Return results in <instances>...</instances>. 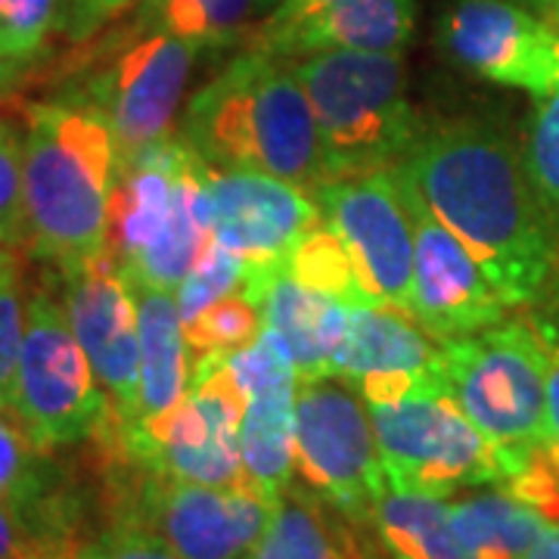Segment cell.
I'll use <instances>...</instances> for the list:
<instances>
[{
  "label": "cell",
  "instance_id": "1",
  "mask_svg": "<svg viewBox=\"0 0 559 559\" xmlns=\"http://www.w3.org/2000/svg\"><path fill=\"white\" fill-rule=\"evenodd\" d=\"M395 171L469 249L507 305L538 299L554 267V242L510 140L479 121H441L419 128Z\"/></svg>",
  "mask_w": 559,
  "mask_h": 559
},
{
  "label": "cell",
  "instance_id": "2",
  "mask_svg": "<svg viewBox=\"0 0 559 559\" xmlns=\"http://www.w3.org/2000/svg\"><path fill=\"white\" fill-rule=\"evenodd\" d=\"M180 138L212 168L261 171L311 193L330 183L318 121L293 62L259 50H246L190 97Z\"/></svg>",
  "mask_w": 559,
  "mask_h": 559
},
{
  "label": "cell",
  "instance_id": "3",
  "mask_svg": "<svg viewBox=\"0 0 559 559\" xmlns=\"http://www.w3.org/2000/svg\"><path fill=\"white\" fill-rule=\"evenodd\" d=\"M119 156L109 128L79 103H38L25 131V246L60 267L79 271L109 242Z\"/></svg>",
  "mask_w": 559,
  "mask_h": 559
},
{
  "label": "cell",
  "instance_id": "4",
  "mask_svg": "<svg viewBox=\"0 0 559 559\" xmlns=\"http://www.w3.org/2000/svg\"><path fill=\"white\" fill-rule=\"evenodd\" d=\"M212 165L183 138H168L119 165L106 252L134 289H168L215 240Z\"/></svg>",
  "mask_w": 559,
  "mask_h": 559
},
{
  "label": "cell",
  "instance_id": "5",
  "mask_svg": "<svg viewBox=\"0 0 559 559\" xmlns=\"http://www.w3.org/2000/svg\"><path fill=\"white\" fill-rule=\"evenodd\" d=\"M373 419L385 479L399 491L451 498L507 481L500 451L460 411L439 377L358 385Z\"/></svg>",
  "mask_w": 559,
  "mask_h": 559
},
{
  "label": "cell",
  "instance_id": "6",
  "mask_svg": "<svg viewBox=\"0 0 559 559\" xmlns=\"http://www.w3.org/2000/svg\"><path fill=\"white\" fill-rule=\"evenodd\" d=\"M293 72L318 121L330 180L395 168L411 153L419 121L401 53L323 50L293 62Z\"/></svg>",
  "mask_w": 559,
  "mask_h": 559
},
{
  "label": "cell",
  "instance_id": "7",
  "mask_svg": "<svg viewBox=\"0 0 559 559\" xmlns=\"http://www.w3.org/2000/svg\"><path fill=\"white\" fill-rule=\"evenodd\" d=\"M441 382L500 451L507 481L547 444V355L535 320H500L444 340Z\"/></svg>",
  "mask_w": 559,
  "mask_h": 559
},
{
  "label": "cell",
  "instance_id": "8",
  "mask_svg": "<svg viewBox=\"0 0 559 559\" xmlns=\"http://www.w3.org/2000/svg\"><path fill=\"white\" fill-rule=\"evenodd\" d=\"M13 417L40 451L91 439L112 426L109 399L84 355L62 299L38 289L28 299Z\"/></svg>",
  "mask_w": 559,
  "mask_h": 559
},
{
  "label": "cell",
  "instance_id": "9",
  "mask_svg": "<svg viewBox=\"0 0 559 559\" xmlns=\"http://www.w3.org/2000/svg\"><path fill=\"white\" fill-rule=\"evenodd\" d=\"M296 479L348 520L373 525L389 479L364 392L348 377L296 380Z\"/></svg>",
  "mask_w": 559,
  "mask_h": 559
},
{
  "label": "cell",
  "instance_id": "10",
  "mask_svg": "<svg viewBox=\"0 0 559 559\" xmlns=\"http://www.w3.org/2000/svg\"><path fill=\"white\" fill-rule=\"evenodd\" d=\"M193 60V44L140 25L134 38L81 81L75 103L109 128L119 165L171 138Z\"/></svg>",
  "mask_w": 559,
  "mask_h": 559
},
{
  "label": "cell",
  "instance_id": "11",
  "mask_svg": "<svg viewBox=\"0 0 559 559\" xmlns=\"http://www.w3.org/2000/svg\"><path fill=\"white\" fill-rule=\"evenodd\" d=\"M277 500L255 485H200L143 469L119 522L175 547L183 559H246L267 532Z\"/></svg>",
  "mask_w": 559,
  "mask_h": 559
},
{
  "label": "cell",
  "instance_id": "12",
  "mask_svg": "<svg viewBox=\"0 0 559 559\" xmlns=\"http://www.w3.org/2000/svg\"><path fill=\"white\" fill-rule=\"evenodd\" d=\"M246 395L227 367H209L193 377L190 392L168 414L124 436L119 451L140 469L165 473L200 485H240V426Z\"/></svg>",
  "mask_w": 559,
  "mask_h": 559
},
{
  "label": "cell",
  "instance_id": "13",
  "mask_svg": "<svg viewBox=\"0 0 559 559\" xmlns=\"http://www.w3.org/2000/svg\"><path fill=\"white\" fill-rule=\"evenodd\" d=\"M314 200L323 224L340 237L367 299L411 314L414 221L395 168L323 183Z\"/></svg>",
  "mask_w": 559,
  "mask_h": 559
},
{
  "label": "cell",
  "instance_id": "14",
  "mask_svg": "<svg viewBox=\"0 0 559 559\" xmlns=\"http://www.w3.org/2000/svg\"><path fill=\"white\" fill-rule=\"evenodd\" d=\"M62 308L91 360L112 411V439L119 444L140 419V326L138 289L116 259H100L62 274Z\"/></svg>",
  "mask_w": 559,
  "mask_h": 559
},
{
  "label": "cell",
  "instance_id": "15",
  "mask_svg": "<svg viewBox=\"0 0 559 559\" xmlns=\"http://www.w3.org/2000/svg\"><path fill=\"white\" fill-rule=\"evenodd\" d=\"M399 175V171H395ZM414 221V301L411 318L439 342L473 336L503 320L507 301L469 249L441 224L417 190L401 178Z\"/></svg>",
  "mask_w": 559,
  "mask_h": 559
},
{
  "label": "cell",
  "instance_id": "16",
  "mask_svg": "<svg viewBox=\"0 0 559 559\" xmlns=\"http://www.w3.org/2000/svg\"><path fill=\"white\" fill-rule=\"evenodd\" d=\"M439 38L448 57L473 75L538 100L559 79V35L510 0H451Z\"/></svg>",
  "mask_w": 559,
  "mask_h": 559
},
{
  "label": "cell",
  "instance_id": "17",
  "mask_svg": "<svg viewBox=\"0 0 559 559\" xmlns=\"http://www.w3.org/2000/svg\"><path fill=\"white\" fill-rule=\"evenodd\" d=\"M215 240L237 252L252 274L286 267L293 249L318 230L320 205L311 190L242 168H212Z\"/></svg>",
  "mask_w": 559,
  "mask_h": 559
},
{
  "label": "cell",
  "instance_id": "18",
  "mask_svg": "<svg viewBox=\"0 0 559 559\" xmlns=\"http://www.w3.org/2000/svg\"><path fill=\"white\" fill-rule=\"evenodd\" d=\"M333 373L355 385L380 380H426L441 373V342L417 320L385 305H348V330Z\"/></svg>",
  "mask_w": 559,
  "mask_h": 559
},
{
  "label": "cell",
  "instance_id": "19",
  "mask_svg": "<svg viewBox=\"0 0 559 559\" xmlns=\"http://www.w3.org/2000/svg\"><path fill=\"white\" fill-rule=\"evenodd\" d=\"M380 547L373 525L348 520L333 503L293 481L246 559H373Z\"/></svg>",
  "mask_w": 559,
  "mask_h": 559
},
{
  "label": "cell",
  "instance_id": "20",
  "mask_svg": "<svg viewBox=\"0 0 559 559\" xmlns=\"http://www.w3.org/2000/svg\"><path fill=\"white\" fill-rule=\"evenodd\" d=\"M259 308L264 326L280 333V340L286 342L299 377L333 373L348 330L345 301L305 286L286 267H280L264 280Z\"/></svg>",
  "mask_w": 559,
  "mask_h": 559
},
{
  "label": "cell",
  "instance_id": "21",
  "mask_svg": "<svg viewBox=\"0 0 559 559\" xmlns=\"http://www.w3.org/2000/svg\"><path fill=\"white\" fill-rule=\"evenodd\" d=\"M414 25L417 0H345L280 40L271 57L293 60L323 50L401 53L414 40Z\"/></svg>",
  "mask_w": 559,
  "mask_h": 559
},
{
  "label": "cell",
  "instance_id": "22",
  "mask_svg": "<svg viewBox=\"0 0 559 559\" xmlns=\"http://www.w3.org/2000/svg\"><path fill=\"white\" fill-rule=\"evenodd\" d=\"M296 380L299 373H283L261 382L242 411V476L271 500L296 479Z\"/></svg>",
  "mask_w": 559,
  "mask_h": 559
},
{
  "label": "cell",
  "instance_id": "23",
  "mask_svg": "<svg viewBox=\"0 0 559 559\" xmlns=\"http://www.w3.org/2000/svg\"><path fill=\"white\" fill-rule=\"evenodd\" d=\"M140 326V419L138 426L168 414L190 392L193 367L183 336L178 299L168 289H138ZM134 426V429H138ZM131 429V432H134ZM128 432V436H131ZM121 444V441H119Z\"/></svg>",
  "mask_w": 559,
  "mask_h": 559
},
{
  "label": "cell",
  "instance_id": "24",
  "mask_svg": "<svg viewBox=\"0 0 559 559\" xmlns=\"http://www.w3.org/2000/svg\"><path fill=\"white\" fill-rule=\"evenodd\" d=\"M457 538L479 559H522L550 520L503 485L448 503Z\"/></svg>",
  "mask_w": 559,
  "mask_h": 559
},
{
  "label": "cell",
  "instance_id": "25",
  "mask_svg": "<svg viewBox=\"0 0 559 559\" xmlns=\"http://www.w3.org/2000/svg\"><path fill=\"white\" fill-rule=\"evenodd\" d=\"M373 528L382 547L399 559H479L457 538L441 498L385 485L373 507Z\"/></svg>",
  "mask_w": 559,
  "mask_h": 559
},
{
  "label": "cell",
  "instance_id": "26",
  "mask_svg": "<svg viewBox=\"0 0 559 559\" xmlns=\"http://www.w3.org/2000/svg\"><path fill=\"white\" fill-rule=\"evenodd\" d=\"M252 0H143L140 25L202 47H227L246 32Z\"/></svg>",
  "mask_w": 559,
  "mask_h": 559
},
{
  "label": "cell",
  "instance_id": "27",
  "mask_svg": "<svg viewBox=\"0 0 559 559\" xmlns=\"http://www.w3.org/2000/svg\"><path fill=\"white\" fill-rule=\"evenodd\" d=\"M261 326H264V320H261L259 301L249 299L242 289L221 299L218 305H212L197 320H190L183 326V336H187L193 377L209 367H218L234 352L259 340Z\"/></svg>",
  "mask_w": 559,
  "mask_h": 559
},
{
  "label": "cell",
  "instance_id": "28",
  "mask_svg": "<svg viewBox=\"0 0 559 559\" xmlns=\"http://www.w3.org/2000/svg\"><path fill=\"white\" fill-rule=\"evenodd\" d=\"M286 271L305 286L326 293V296L345 301V305H373L360 286L352 259L345 255L340 237L326 224H320L318 230H311L293 249V255L286 261Z\"/></svg>",
  "mask_w": 559,
  "mask_h": 559
},
{
  "label": "cell",
  "instance_id": "29",
  "mask_svg": "<svg viewBox=\"0 0 559 559\" xmlns=\"http://www.w3.org/2000/svg\"><path fill=\"white\" fill-rule=\"evenodd\" d=\"M242 283H246V261L237 252H230L224 242H209V249L175 289L183 326L200 318L202 311H209L212 305H218L221 299L240 293Z\"/></svg>",
  "mask_w": 559,
  "mask_h": 559
},
{
  "label": "cell",
  "instance_id": "30",
  "mask_svg": "<svg viewBox=\"0 0 559 559\" xmlns=\"http://www.w3.org/2000/svg\"><path fill=\"white\" fill-rule=\"evenodd\" d=\"M522 162L540 209L559 218V79L532 116Z\"/></svg>",
  "mask_w": 559,
  "mask_h": 559
},
{
  "label": "cell",
  "instance_id": "31",
  "mask_svg": "<svg viewBox=\"0 0 559 559\" xmlns=\"http://www.w3.org/2000/svg\"><path fill=\"white\" fill-rule=\"evenodd\" d=\"M25 320H28V305L22 299L16 249L0 246V411L10 417H13V385H16V364L25 340Z\"/></svg>",
  "mask_w": 559,
  "mask_h": 559
},
{
  "label": "cell",
  "instance_id": "32",
  "mask_svg": "<svg viewBox=\"0 0 559 559\" xmlns=\"http://www.w3.org/2000/svg\"><path fill=\"white\" fill-rule=\"evenodd\" d=\"M60 532L38 510V498H0V559H66Z\"/></svg>",
  "mask_w": 559,
  "mask_h": 559
},
{
  "label": "cell",
  "instance_id": "33",
  "mask_svg": "<svg viewBox=\"0 0 559 559\" xmlns=\"http://www.w3.org/2000/svg\"><path fill=\"white\" fill-rule=\"evenodd\" d=\"M62 20V0H0V60L38 57L50 28Z\"/></svg>",
  "mask_w": 559,
  "mask_h": 559
},
{
  "label": "cell",
  "instance_id": "34",
  "mask_svg": "<svg viewBox=\"0 0 559 559\" xmlns=\"http://www.w3.org/2000/svg\"><path fill=\"white\" fill-rule=\"evenodd\" d=\"M25 134L10 116H0V246L20 249L28 240L25 230Z\"/></svg>",
  "mask_w": 559,
  "mask_h": 559
},
{
  "label": "cell",
  "instance_id": "35",
  "mask_svg": "<svg viewBox=\"0 0 559 559\" xmlns=\"http://www.w3.org/2000/svg\"><path fill=\"white\" fill-rule=\"evenodd\" d=\"M40 454L20 423L0 411V498H38Z\"/></svg>",
  "mask_w": 559,
  "mask_h": 559
},
{
  "label": "cell",
  "instance_id": "36",
  "mask_svg": "<svg viewBox=\"0 0 559 559\" xmlns=\"http://www.w3.org/2000/svg\"><path fill=\"white\" fill-rule=\"evenodd\" d=\"M66 559H183L168 547L165 540L143 532L138 525H128V522H116L112 528H106L103 535L94 540L75 547Z\"/></svg>",
  "mask_w": 559,
  "mask_h": 559
},
{
  "label": "cell",
  "instance_id": "37",
  "mask_svg": "<svg viewBox=\"0 0 559 559\" xmlns=\"http://www.w3.org/2000/svg\"><path fill=\"white\" fill-rule=\"evenodd\" d=\"M340 3H345V0H283L277 10L249 35V50H259V53L271 57L280 40L289 38L305 22H311L314 16L340 7Z\"/></svg>",
  "mask_w": 559,
  "mask_h": 559
},
{
  "label": "cell",
  "instance_id": "38",
  "mask_svg": "<svg viewBox=\"0 0 559 559\" xmlns=\"http://www.w3.org/2000/svg\"><path fill=\"white\" fill-rule=\"evenodd\" d=\"M134 0H62V32L72 40L94 38L100 28L131 7Z\"/></svg>",
  "mask_w": 559,
  "mask_h": 559
},
{
  "label": "cell",
  "instance_id": "39",
  "mask_svg": "<svg viewBox=\"0 0 559 559\" xmlns=\"http://www.w3.org/2000/svg\"><path fill=\"white\" fill-rule=\"evenodd\" d=\"M547 355V444L544 451L559 460V323L535 320Z\"/></svg>",
  "mask_w": 559,
  "mask_h": 559
},
{
  "label": "cell",
  "instance_id": "40",
  "mask_svg": "<svg viewBox=\"0 0 559 559\" xmlns=\"http://www.w3.org/2000/svg\"><path fill=\"white\" fill-rule=\"evenodd\" d=\"M522 559H559V522H550Z\"/></svg>",
  "mask_w": 559,
  "mask_h": 559
},
{
  "label": "cell",
  "instance_id": "41",
  "mask_svg": "<svg viewBox=\"0 0 559 559\" xmlns=\"http://www.w3.org/2000/svg\"><path fill=\"white\" fill-rule=\"evenodd\" d=\"M16 72H20V66L16 62H7L0 60V97L13 87V81H16Z\"/></svg>",
  "mask_w": 559,
  "mask_h": 559
},
{
  "label": "cell",
  "instance_id": "42",
  "mask_svg": "<svg viewBox=\"0 0 559 559\" xmlns=\"http://www.w3.org/2000/svg\"><path fill=\"white\" fill-rule=\"evenodd\" d=\"M373 559H399V557H392V554H389V550H385V547H380V550H377V554H373Z\"/></svg>",
  "mask_w": 559,
  "mask_h": 559
},
{
  "label": "cell",
  "instance_id": "43",
  "mask_svg": "<svg viewBox=\"0 0 559 559\" xmlns=\"http://www.w3.org/2000/svg\"><path fill=\"white\" fill-rule=\"evenodd\" d=\"M535 3H540V7H557L559 10V0H535Z\"/></svg>",
  "mask_w": 559,
  "mask_h": 559
}]
</instances>
